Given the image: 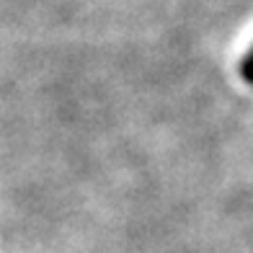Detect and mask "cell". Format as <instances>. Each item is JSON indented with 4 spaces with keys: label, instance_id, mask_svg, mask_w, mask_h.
Returning a JSON list of instances; mask_svg holds the SVG:
<instances>
[{
    "label": "cell",
    "instance_id": "obj_1",
    "mask_svg": "<svg viewBox=\"0 0 253 253\" xmlns=\"http://www.w3.org/2000/svg\"><path fill=\"white\" fill-rule=\"evenodd\" d=\"M240 75H243L246 83L253 85V54H251V52L243 57V60H240Z\"/></svg>",
    "mask_w": 253,
    "mask_h": 253
},
{
    "label": "cell",
    "instance_id": "obj_2",
    "mask_svg": "<svg viewBox=\"0 0 253 253\" xmlns=\"http://www.w3.org/2000/svg\"><path fill=\"white\" fill-rule=\"evenodd\" d=\"M251 54H253V49H251Z\"/></svg>",
    "mask_w": 253,
    "mask_h": 253
}]
</instances>
